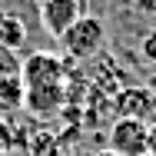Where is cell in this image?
<instances>
[{
  "instance_id": "6da1fadb",
  "label": "cell",
  "mask_w": 156,
  "mask_h": 156,
  "mask_svg": "<svg viewBox=\"0 0 156 156\" xmlns=\"http://www.w3.org/2000/svg\"><path fill=\"white\" fill-rule=\"evenodd\" d=\"M60 43H63V50H66L73 60H90L96 53H103V47H106V23H103V17L83 13V17L60 37Z\"/></svg>"
},
{
  "instance_id": "7a4b0ae2",
  "label": "cell",
  "mask_w": 156,
  "mask_h": 156,
  "mask_svg": "<svg viewBox=\"0 0 156 156\" xmlns=\"http://www.w3.org/2000/svg\"><path fill=\"white\" fill-rule=\"evenodd\" d=\"M20 80H23V90H37V87H60L66 83V66L57 53H47V50H37L27 60H20Z\"/></svg>"
},
{
  "instance_id": "3957f363",
  "label": "cell",
  "mask_w": 156,
  "mask_h": 156,
  "mask_svg": "<svg viewBox=\"0 0 156 156\" xmlns=\"http://www.w3.org/2000/svg\"><path fill=\"white\" fill-rule=\"evenodd\" d=\"M146 143H150V126L143 120L116 116L106 133V146L116 156H146Z\"/></svg>"
},
{
  "instance_id": "277c9868",
  "label": "cell",
  "mask_w": 156,
  "mask_h": 156,
  "mask_svg": "<svg viewBox=\"0 0 156 156\" xmlns=\"http://www.w3.org/2000/svg\"><path fill=\"white\" fill-rule=\"evenodd\" d=\"M37 13H40V27L50 37L60 40L63 33L70 30L83 13H90V10H87V0H40Z\"/></svg>"
},
{
  "instance_id": "5b68a950",
  "label": "cell",
  "mask_w": 156,
  "mask_h": 156,
  "mask_svg": "<svg viewBox=\"0 0 156 156\" xmlns=\"http://www.w3.org/2000/svg\"><path fill=\"white\" fill-rule=\"evenodd\" d=\"M113 106H116V116H129V120H143L146 126H156V93L146 87H123Z\"/></svg>"
},
{
  "instance_id": "8992f818",
  "label": "cell",
  "mask_w": 156,
  "mask_h": 156,
  "mask_svg": "<svg viewBox=\"0 0 156 156\" xmlns=\"http://www.w3.org/2000/svg\"><path fill=\"white\" fill-rule=\"evenodd\" d=\"M0 106L3 110L23 106V80L20 76H0Z\"/></svg>"
},
{
  "instance_id": "52a82bcc",
  "label": "cell",
  "mask_w": 156,
  "mask_h": 156,
  "mask_svg": "<svg viewBox=\"0 0 156 156\" xmlns=\"http://www.w3.org/2000/svg\"><path fill=\"white\" fill-rule=\"evenodd\" d=\"M0 76H20V60L13 57L10 47L0 43Z\"/></svg>"
},
{
  "instance_id": "ba28073f",
  "label": "cell",
  "mask_w": 156,
  "mask_h": 156,
  "mask_svg": "<svg viewBox=\"0 0 156 156\" xmlns=\"http://www.w3.org/2000/svg\"><path fill=\"white\" fill-rule=\"evenodd\" d=\"M140 57H143V63H146L150 70H156V30H150L140 40Z\"/></svg>"
},
{
  "instance_id": "9c48e42d",
  "label": "cell",
  "mask_w": 156,
  "mask_h": 156,
  "mask_svg": "<svg viewBox=\"0 0 156 156\" xmlns=\"http://www.w3.org/2000/svg\"><path fill=\"white\" fill-rule=\"evenodd\" d=\"M133 7L146 17H156V0H133Z\"/></svg>"
},
{
  "instance_id": "30bf717a",
  "label": "cell",
  "mask_w": 156,
  "mask_h": 156,
  "mask_svg": "<svg viewBox=\"0 0 156 156\" xmlns=\"http://www.w3.org/2000/svg\"><path fill=\"white\" fill-rule=\"evenodd\" d=\"M146 156H156V126H150V143H146Z\"/></svg>"
},
{
  "instance_id": "8fae6325",
  "label": "cell",
  "mask_w": 156,
  "mask_h": 156,
  "mask_svg": "<svg viewBox=\"0 0 156 156\" xmlns=\"http://www.w3.org/2000/svg\"><path fill=\"white\" fill-rule=\"evenodd\" d=\"M96 156H116V153H110V150H103V153H96Z\"/></svg>"
}]
</instances>
